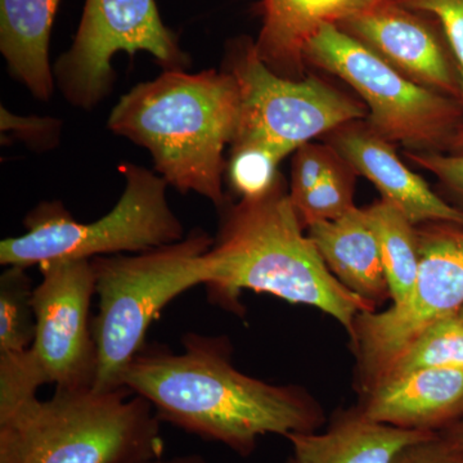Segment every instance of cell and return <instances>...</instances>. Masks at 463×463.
<instances>
[{"label":"cell","mask_w":463,"mask_h":463,"mask_svg":"<svg viewBox=\"0 0 463 463\" xmlns=\"http://www.w3.org/2000/svg\"><path fill=\"white\" fill-rule=\"evenodd\" d=\"M182 353L148 344L128 365L121 386L148 402L161 422L215 441L241 457L265 435L318 431L321 404L297 385H274L241 373L225 336L187 332Z\"/></svg>","instance_id":"1"},{"label":"cell","mask_w":463,"mask_h":463,"mask_svg":"<svg viewBox=\"0 0 463 463\" xmlns=\"http://www.w3.org/2000/svg\"><path fill=\"white\" fill-rule=\"evenodd\" d=\"M282 178L260 199L225 210L218 237L203 257V285L210 300L242 313V292L269 294L317 307L345 328L376 307L341 285L306 234Z\"/></svg>","instance_id":"2"},{"label":"cell","mask_w":463,"mask_h":463,"mask_svg":"<svg viewBox=\"0 0 463 463\" xmlns=\"http://www.w3.org/2000/svg\"><path fill=\"white\" fill-rule=\"evenodd\" d=\"M239 120V84L227 70H165L121 97L108 127L147 149L167 185L223 207L224 149Z\"/></svg>","instance_id":"3"},{"label":"cell","mask_w":463,"mask_h":463,"mask_svg":"<svg viewBox=\"0 0 463 463\" xmlns=\"http://www.w3.org/2000/svg\"><path fill=\"white\" fill-rule=\"evenodd\" d=\"M161 423L125 388L0 401V463H142L165 453Z\"/></svg>","instance_id":"4"},{"label":"cell","mask_w":463,"mask_h":463,"mask_svg":"<svg viewBox=\"0 0 463 463\" xmlns=\"http://www.w3.org/2000/svg\"><path fill=\"white\" fill-rule=\"evenodd\" d=\"M214 240L194 230L151 251L91 259L99 313L93 334L99 354L94 389L123 388L121 377L143 347L152 323L173 300L203 285V257Z\"/></svg>","instance_id":"5"},{"label":"cell","mask_w":463,"mask_h":463,"mask_svg":"<svg viewBox=\"0 0 463 463\" xmlns=\"http://www.w3.org/2000/svg\"><path fill=\"white\" fill-rule=\"evenodd\" d=\"M118 170L125 190L109 214L80 223L62 203H41L27 214L25 234L2 241L0 264L29 269L52 260L139 254L184 239L182 222L167 203L165 179L132 163Z\"/></svg>","instance_id":"6"},{"label":"cell","mask_w":463,"mask_h":463,"mask_svg":"<svg viewBox=\"0 0 463 463\" xmlns=\"http://www.w3.org/2000/svg\"><path fill=\"white\" fill-rule=\"evenodd\" d=\"M304 58L343 79L365 100L367 127L385 141L437 151L449 146L463 123L461 100L416 83L339 26H322Z\"/></svg>","instance_id":"7"},{"label":"cell","mask_w":463,"mask_h":463,"mask_svg":"<svg viewBox=\"0 0 463 463\" xmlns=\"http://www.w3.org/2000/svg\"><path fill=\"white\" fill-rule=\"evenodd\" d=\"M227 71L240 90L239 128L232 146H264L285 158L322 134L367 118L364 106L315 76L276 74L250 39L231 43Z\"/></svg>","instance_id":"8"},{"label":"cell","mask_w":463,"mask_h":463,"mask_svg":"<svg viewBox=\"0 0 463 463\" xmlns=\"http://www.w3.org/2000/svg\"><path fill=\"white\" fill-rule=\"evenodd\" d=\"M421 225L417 228L419 274L410 297L356 318L350 341L364 392L385 379L405 347L429 325L463 307V227Z\"/></svg>","instance_id":"9"},{"label":"cell","mask_w":463,"mask_h":463,"mask_svg":"<svg viewBox=\"0 0 463 463\" xmlns=\"http://www.w3.org/2000/svg\"><path fill=\"white\" fill-rule=\"evenodd\" d=\"M147 52L165 70H183L190 58L161 20L155 0H85L74 43L54 66L67 102L90 109L111 91L112 58Z\"/></svg>","instance_id":"10"},{"label":"cell","mask_w":463,"mask_h":463,"mask_svg":"<svg viewBox=\"0 0 463 463\" xmlns=\"http://www.w3.org/2000/svg\"><path fill=\"white\" fill-rule=\"evenodd\" d=\"M33 288L35 339L32 349L48 383L56 389L94 388L99 354L90 317L96 297L91 260H52L39 265Z\"/></svg>","instance_id":"11"},{"label":"cell","mask_w":463,"mask_h":463,"mask_svg":"<svg viewBox=\"0 0 463 463\" xmlns=\"http://www.w3.org/2000/svg\"><path fill=\"white\" fill-rule=\"evenodd\" d=\"M337 26L416 83L462 102L461 79L452 52L419 12L395 0H381Z\"/></svg>","instance_id":"12"},{"label":"cell","mask_w":463,"mask_h":463,"mask_svg":"<svg viewBox=\"0 0 463 463\" xmlns=\"http://www.w3.org/2000/svg\"><path fill=\"white\" fill-rule=\"evenodd\" d=\"M331 147L352 167L373 183L383 201L398 209L414 225L450 223L463 227V210L449 205L428 183L395 154L392 143L368 127L355 123L335 130Z\"/></svg>","instance_id":"13"},{"label":"cell","mask_w":463,"mask_h":463,"mask_svg":"<svg viewBox=\"0 0 463 463\" xmlns=\"http://www.w3.org/2000/svg\"><path fill=\"white\" fill-rule=\"evenodd\" d=\"M362 412L408 430L440 432L463 416V373L425 368L392 374L365 392Z\"/></svg>","instance_id":"14"},{"label":"cell","mask_w":463,"mask_h":463,"mask_svg":"<svg viewBox=\"0 0 463 463\" xmlns=\"http://www.w3.org/2000/svg\"><path fill=\"white\" fill-rule=\"evenodd\" d=\"M381 0H261L255 48L276 74L303 79L307 42L322 26L340 25Z\"/></svg>","instance_id":"15"},{"label":"cell","mask_w":463,"mask_h":463,"mask_svg":"<svg viewBox=\"0 0 463 463\" xmlns=\"http://www.w3.org/2000/svg\"><path fill=\"white\" fill-rule=\"evenodd\" d=\"M435 434L377 422L356 408L335 414L325 432L288 435V463H392L404 448Z\"/></svg>","instance_id":"16"},{"label":"cell","mask_w":463,"mask_h":463,"mask_svg":"<svg viewBox=\"0 0 463 463\" xmlns=\"http://www.w3.org/2000/svg\"><path fill=\"white\" fill-rule=\"evenodd\" d=\"M307 230L341 285L376 307L390 298L379 239L365 209L353 207L339 219L318 222Z\"/></svg>","instance_id":"17"},{"label":"cell","mask_w":463,"mask_h":463,"mask_svg":"<svg viewBox=\"0 0 463 463\" xmlns=\"http://www.w3.org/2000/svg\"><path fill=\"white\" fill-rule=\"evenodd\" d=\"M60 0H0V52L11 74L35 99L54 90L50 39Z\"/></svg>","instance_id":"18"},{"label":"cell","mask_w":463,"mask_h":463,"mask_svg":"<svg viewBox=\"0 0 463 463\" xmlns=\"http://www.w3.org/2000/svg\"><path fill=\"white\" fill-rule=\"evenodd\" d=\"M379 239L390 298L399 304L410 297L419 274L420 251L416 225L394 206L379 201L365 209Z\"/></svg>","instance_id":"19"},{"label":"cell","mask_w":463,"mask_h":463,"mask_svg":"<svg viewBox=\"0 0 463 463\" xmlns=\"http://www.w3.org/2000/svg\"><path fill=\"white\" fill-rule=\"evenodd\" d=\"M425 368L463 373V321L458 312L441 317L429 325L405 347L385 379Z\"/></svg>","instance_id":"20"},{"label":"cell","mask_w":463,"mask_h":463,"mask_svg":"<svg viewBox=\"0 0 463 463\" xmlns=\"http://www.w3.org/2000/svg\"><path fill=\"white\" fill-rule=\"evenodd\" d=\"M33 288L25 268L5 267L0 277V354L25 352L35 339Z\"/></svg>","instance_id":"21"},{"label":"cell","mask_w":463,"mask_h":463,"mask_svg":"<svg viewBox=\"0 0 463 463\" xmlns=\"http://www.w3.org/2000/svg\"><path fill=\"white\" fill-rule=\"evenodd\" d=\"M283 158L259 145H237L232 149L228 176L242 200L260 199L279 181V165Z\"/></svg>","instance_id":"22"},{"label":"cell","mask_w":463,"mask_h":463,"mask_svg":"<svg viewBox=\"0 0 463 463\" xmlns=\"http://www.w3.org/2000/svg\"><path fill=\"white\" fill-rule=\"evenodd\" d=\"M353 169L345 161L328 174L312 191L294 203L304 227L318 222H330L345 215L355 207L353 201Z\"/></svg>","instance_id":"23"},{"label":"cell","mask_w":463,"mask_h":463,"mask_svg":"<svg viewBox=\"0 0 463 463\" xmlns=\"http://www.w3.org/2000/svg\"><path fill=\"white\" fill-rule=\"evenodd\" d=\"M292 165L289 197L297 203L304 194L312 191L326 176L343 164V158L336 151L326 146L307 143L295 152Z\"/></svg>","instance_id":"24"},{"label":"cell","mask_w":463,"mask_h":463,"mask_svg":"<svg viewBox=\"0 0 463 463\" xmlns=\"http://www.w3.org/2000/svg\"><path fill=\"white\" fill-rule=\"evenodd\" d=\"M403 7L437 17L461 79L463 103V0H395Z\"/></svg>","instance_id":"25"},{"label":"cell","mask_w":463,"mask_h":463,"mask_svg":"<svg viewBox=\"0 0 463 463\" xmlns=\"http://www.w3.org/2000/svg\"><path fill=\"white\" fill-rule=\"evenodd\" d=\"M407 158L437 176L448 190L463 201V154L411 151L408 152Z\"/></svg>","instance_id":"26"},{"label":"cell","mask_w":463,"mask_h":463,"mask_svg":"<svg viewBox=\"0 0 463 463\" xmlns=\"http://www.w3.org/2000/svg\"><path fill=\"white\" fill-rule=\"evenodd\" d=\"M392 463H463V448L441 432L404 448Z\"/></svg>","instance_id":"27"},{"label":"cell","mask_w":463,"mask_h":463,"mask_svg":"<svg viewBox=\"0 0 463 463\" xmlns=\"http://www.w3.org/2000/svg\"><path fill=\"white\" fill-rule=\"evenodd\" d=\"M16 130L18 136L36 146L48 147V143H56L60 124L51 118H18L2 109V132Z\"/></svg>","instance_id":"28"},{"label":"cell","mask_w":463,"mask_h":463,"mask_svg":"<svg viewBox=\"0 0 463 463\" xmlns=\"http://www.w3.org/2000/svg\"><path fill=\"white\" fill-rule=\"evenodd\" d=\"M142 463H209L203 458V456L197 455V453H188V455L175 456L172 458H165V457H160V458L149 459V461Z\"/></svg>","instance_id":"29"},{"label":"cell","mask_w":463,"mask_h":463,"mask_svg":"<svg viewBox=\"0 0 463 463\" xmlns=\"http://www.w3.org/2000/svg\"><path fill=\"white\" fill-rule=\"evenodd\" d=\"M440 432L463 448V419Z\"/></svg>","instance_id":"30"},{"label":"cell","mask_w":463,"mask_h":463,"mask_svg":"<svg viewBox=\"0 0 463 463\" xmlns=\"http://www.w3.org/2000/svg\"><path fill=\"white\" fill-rule=\"evenodd\" d=\"M448 149L452 154H463V123L459 125L458 129L453 136L452 141H450Z\"/></svg>","instance_id":"31"},{"label":"cell","mask_w":463,"mask_h":463,"mask_svg":"<svg viewBox=\"0 0 463 463\" xmlns=\"http://www.w3.org/2000/svg\"><path fill=\"white\" fill-rule=\"evenodd\" d=\"M458 315H459V317H461L462 321H463V307H461V309L458 310Z\"/></svg>","instance_id":"32"}]
</instances>
